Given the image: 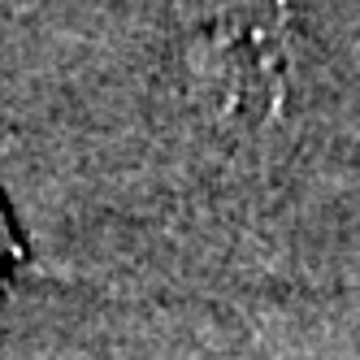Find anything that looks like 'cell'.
Wrapping results in <instances>:
<instances>
[{
	"instance_id": "1",
	"label": "cell",
	"mask_w": 360,
	"mask_h": 360,
	"mask_svg": "<svg viewBox=\"0 0 360 360\" xmlns=\"http://www.w3.org/2000/svg\"><path fill=\"white\" fill-rule=\"evenodd\" d=\"M174 53L195 109L256 135L291 96V22L282 0H174Z\"/></svg>"
},
{
	"instance_id": "2",
	"label": "cell",
	"mask_w": 360,
	"mask_h": 360,
	"mask_svg": "<svg viewBox=\"0 0 360 360\" xmlns=\"http://www.w3.org/2000/svg\"><path fill=\"white\" fill-rule=\"evenodd\" d=\"M0 256H5V235H0Z\"/></svg>"
}]
</instances>
